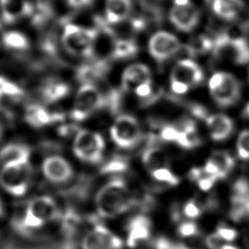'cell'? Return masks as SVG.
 Returning <instances> with one entry per match:
<instances>
[{
    "mask_svg": "<svg viewBox=\"0 0 249 249\" xmlns=\"http://www.w3.org/2000/svg\"><path fill=\"white\" fill-rule=\"evenodd\" d=\"M4 215V204H3V201L0 197V219L3 217Z\"/></svg>",
    "mask_w": 249,
    "mask_h": 249,
    "instance_id": "43",
    "label": "cell"
},
{
    "mask_svg": "<svg viewBox=\"0 0 249 249\" xmlns=\"http://www.w3.org/2000/svg\"><path fill=\"white\" fill-rule=\"evenodd\" d=\"M41 170L44 177L52 183H64L73 174L70 163L60 156H49L44 159Z\"/></svg>",
    "mask_w": 249,
    "mask_h": 249,
    "instance_id": "14",
    "label": "cell"
},
{
    "mask_svg": "<svg viewBox=\"0 0 249 249\" xmlns=\"http://www.w3.org/2000/svg\"><path fill=\"white\" fill-rule=\"evenodd\" d=\"M216 233L226 242H231L233 241L236 236H237V232L234 229H231V228H228V227H224V226H221L217 229L216 231Z\"/></svg>",
    "mask_w": 249,
    "mask_h": 249,
    "instance_id": "36",
    "label": "cell"
},
{
    "mask_svg": "<svg viewBox=\"0 0 249 249\" xmlns=\"http://www.w3.org/2000/svg\"><path fill=\"white\" fill-rule=\"evenodd\" d=\"M107 63L98 60L82 65L77 71V78L83 84H92L94 80L101 78L107 70Z\"/></svg>",
    "mask_w": 249,
    "mask_h": 249,
    "instance_id": "22",
    "label": "cell"
},
{
    "mask_svg": "<svg viewBox=\"0 0 249 249\" xmlns=\"http://www.w3.org/2000/svg\"><path fill=\"white\" fill-rule=\"evenodd\" d=\"M200 213L201 212L198 205L193 200L188 201L184 206V214L190 219L197 218L200 215Z\"/></svg>",
    "mask_w": 249,
    "mask_h": 249,
    "instance_id": "38",
    "label": "cell"
},
{
    "mask_svg": "<svg viewBox=\"0 0 249 249\" xmlns=\"http://www.w3.org/2000/svg\"><path fill=\"white\" fill-rule=\"evenodd\" d=\"M95 204L98 213L107 218L126 211L131 205V198L124 181L116 179L103 186L96 195Z\"/></svg>",
    "mask_w": 249,
    "mask_h": 249,
    "instance_id": "1",
    "label": "cell"
},
{
    "mask_svg": "<svg viewBox=\"0 0 249 249\" xmlns=\"http://www.w3.org/2000/svg\"><path fill=\"white\" fill-rule=\"evenodd\" d=\"M135 94L140 98H148L152 95L153 89H152V82H148L145 84L140 85L134 89Z\"/></svg>",
    "mask_w": 249,
    "mask_h": 249,
    "instance_id": "39",
    "label": "cell"
},
{
    "mask_svg": "<svg viewBox=\"0 0 249 249\" xmlns=\"http://www.w3.org/2000/svg\"><path fill=\"white\" fill-rule=\"evenodd\" d=\"M203 78V71L196 62L189 58L181 59L171 70V90L176 94H184L191 88L198 86Z\"/></svg>",
    "mask_w": 249,
    "mask_h": 249,
    "instance_id": "7",
    "label": "cell"
},
{
    "mask_svg": "<svg viewBox=\"0 0 249 249\" xmlns=\"http://www.w3.org/2000/svg\"><path fill=\"white\" fill-rule=\"evenodd\" d=\"M210 136L215 141L227 139L233 130L232 120L224 114H214L206 117Z\"/></svg>",
    "mask_w": 249,
    "mask_h": 249,
    "instance_id": "17",
    "label": "cell"
},
{
    "mask_svg": "<svg viewBox=\"0 0 249 249\" xmlns=\"http://www.w3.org/2000/svg\"><path fill=\"white\" fill-rule=\"evenodd\" d=\"M151 173H152V176L160 182H164L171 186H175L179 183V178L166 167H160V168L155 169L151 171Z\"/></svg>",
    "mask_w": 249,
    "mask_h": 249,
    "instance_id": "31",
    "label": "cell"
},
{
    "mask_svg": "<svg viewBox=\"0 0 249 249\" xmlns=\"http://www.w3.org/2000/svg\"><path fill=\"white\" fill-rule=\"evenodd\" d=\"M98 30L87 28L74 23H68L64 26L61 43L64 50L75 56L89 57L94 53Z\"/></svg>",
    "mask_w": 249,
    "mask_h": 249,
    "instance_id": "2",
    "label": "cell"
},
{
    "mask_svg": "<svg viewBox=\"0 0 249 249\" xmlns=\"http://www.w3.org/2000/svg\"><path fill=\"white\" fill-rule=\"evenodd\" d=\"M248 82H249V72H248Z\"/></svg>",
    "mask_w": 249,
    "mask_h": 249,
    "instance_id": "46",
    "label": "cell"
},
{
    "mask_svg": "<svg viewBox=\"0 0 249 249\" xmlns=\"http://www.w3.org/2000/svg\"><path fill=\"white\" fill-rule=\"evenodd\" d=\"M204 170V169H203ZM216 180H217V178L215 177V176H212V175H209V174H207L205 171H204V173H203V175L196 181L197 182V185H198V187H199V189L201 190V191H209L212 187H213V185H214V183L216 182Z\"/></svg>",
    "mask_w": 249,
    "mask_h": 249,
    "instance_id": "37",
    "label": "cell"
},
{
    "mask_svg": "<svg viewBox=\"0 0 249 249\" xmlns=\"http://www.w3.org/2000/svg\"><path fill=\"white\" fill-rule=\"evenodd\" d=\"M67 5L72 9H85L92 5L93 0H66Z\"/></svg>",
    "mask_w": 249,
    "mask_h": 249,
    "instance_id": "41",
    "label": "cell"
},
{
    "mask_svg": "<svg viewBox=\"0 0 249 249\" xmlns=\"http://www.w3.org/2000/svg\"><path fill=\"white\" fill-rule=\"evenodd\" d=\"M171 23L180 31L190 32L199 20V13L191 0H174L169 11Z\"/></svg>",
    "mask_w": 249,
    "mask_h": 249,
    "instance_id": "11",
    "label": "cell"
},
{
    "mask_svg": "<svg viewBox=\"0 0 249 249\" xmlns=\"http://www.w3.org/2000/svg\"><path fill=\"white\" fill-rule=\"evenodd\" d=\"M236 149L241 160H249V129L242 130L237 138Z\"/></svg>",
    "mask_w": 249,
    "mask_h": 249,
    "instance_id": "30",
    "label": "cell"
},
{
    "mask_svg": "<svg viewBox=\"0 0 249 249\" xmlns=\"http://www.w3.org/2000/svg\"><path fill=\"white\" fill-rule=\"evenodd\" d=\"M114 143L124 149L134 147L141 138V129L137 120L130 115L118 117L110 128Z\"/></svg>",
    "mask_w": 249,
    "mask_h": 249,
    "instance_id": "10",
    "label": "cell"
},
{
    "mask_svg": "<svg viewBox=\"0 0 249 249\" xmlns=\"http://www.w3.org/2000/svg\"><path fill=\"white\" fill-rule=\"evenodd\" d=\"M209 160L217 167L219 172V179L225 178L234 166L233 158L225 151H215Z\"/></svg>",
    "mask_w": 249,
    "mask_h": 249,
    "instance_id": "26",
    "label": "cell"
},
{
    "mask_svg": "<svg viewBox=\"0 0 249 249\" xmlns=\"http://www.w3.org/2000/svg\"><path fill=\"white\" fill-rule=\"evenodd\" d=\"M178 232L183 237L193 236L197 233V227L195 223L191 221H187L180 224V226L178 227Z\"/></svg>",
    "mask_w": 249,
    "mask_h": 249,
    "instance_id": "35",
    "label": "cell"
},
{
    "mask_svg": "<svg viewBox=\"0 0 249 249\" xmlns=\"http://www.w3.org/2000/svg\"><path fill=\"white\" fill-rule=\"evenodd\" d=\"M138 53V46L130 39H117L113 42L110 55L114 59L131 58Z\"/></svg>",
    "mask_w": 249,
    "mask_h": 249,
    "instance_id": "23",
    "label": "cell"
},
{
    "mask_svg": "<svg viewBox=\"0 0 249 249\" xmlns=\"http://www.w3.org/2000/svg\"><path fill=\"white\" fill-rule=\"evenodd\" d=\"M4 42L9 47V49L13 50H19L27 47V40L24 38L23 35L16 31L7 34L4 39Z\"/></svg>",
    "mask_w": 249,
    "mask_h": 249,
    "instance_id": "32",
    "label": "cell"
},
{
    "mask_svg": "<svg viewBox=\"0 0 249 249\" xmlns=\"http://www.w3.org/2000/svg\"><path fill=\"white\" fill-rule=\"evenodd\" d=\"M208 88L212 98L221 107L232 106L241 95L238 80L225 71L215 72L209 79Z\"/></svg>",
    "mask_w": 249,
    "mask_h": 249,
    "instance_id": "5",
    "label": "cell"
},
{
    "mask_svg": "<svg viewBox=\"0 0 249 249\" xmlns=\"http://www.w3.org/2000/svg\"><path fill=\"white\" fill-rule=\"evenodd\" d=\"M127 167L126 162L122 159H115L110 160L108 163L104 165L102 168V172L104 173H113V172H122L125 170Z\"/></svg>",
    "mask_w": 249,
    "mask_h": 249,
    "instance_id": "33",
    "label": "cell"
},
{
    "mask_svg": "<svg viewBox=\"0 0 249 249\" xmlns=\"http://www.w3.org/2000/svg\"><path fill=\"white\" fill-rule=\"evenodd\" d=\"M104 103L105 98L97 88L92 84H83L76 93L71 116L76 121H83Z\"/></svg>",
    "mask_w": 249,
    "mask_h": 249,
    "instance_id": "9",
    "label": "cell"
},
{
    "mask_svg": "<svg viewBox=\"0 0 249 249\" xmlns=\"http://www.w3.org/2000/svg\"><path fill=\"white\" fill-rule=\"evenodd\" d=\"M83 249H122L123 241L107 228L97 225L83 239Z\"/></svg>",
    "mask_w": 249,
    "mask_h": 249,
    "instance_id": "13",
    "label": "cell"
},
{
    "mask_svg": "<svg viewBox=\"0 0 249 249\" xmlns=\"http://www.w3.org/2000/svg\"><path fill=\"white\" fill-rule=\"evenodd\" d=\"M243 114H244V116L246 118L249 119V101L246 103V105H245V107L243 109Z\"/></svg>",
    "mask_w": 249,
    "mask_h": 249,
    "instance_id": "42",
    "label": "cell"
},
{
    "mask_svg": "<svg viewBox=\"0 0 249 249\" xmlns=\"http://www.w3.org/2000/svg\"><path fill=\"white\" fill-rule=\"evenodd\" d=\"M128 237L126 243L129 247H134L138 241L145 240L150 236L151 222L145 216L134 217L127 226Z\"/></svg>",
    "mask_w": 249,
    "mask_h": 249,
    "instance_id": "19",
    "label": "cell"
},
{
    "mask_svg": "<svg viewBox=\"0 0 249 249\" xmlns=\"http://www.w3.org/2000/svg\"><path fill=\"white\" fill-rule=\"evenodd\" d=\"M152 82L149 67L142 63H134L127 66L122 76V88L124 90H133L142 84Z\"/></svg>",
    "mask_w": 249,
    "mask_h": 249,
    "instance_id": "15",
    "label": "cell"
},
{
    "mask_svg": "<svg viewBox=\"0 0 249 249\" xmlns=\"http://www.w3.org/2000/svg\"><path fill=\"white\" fill-rule=\"evenodd\" d=\"M174 249H189V248L186 247L185 245H182V244H175V248Z\"/></svg>",
    "mask_w": 249,
    "mask_h": 249,
    "instance_id": "44",
    "label": "cell"
},
{
    "mask_svg": "<svg viewBox=\"0 0 249 249\" xmlns=\"http://www.w3.org/2000/svg\"><path fill=\"white\" fill-rule=\"evenodd\" d=\"M132 10V0H106L105 20L108 24L121 23L131 16Z\"/></svg>",
    "mask_w": 249,
    "mask_h": 249,
    "instance_id": "16",
    "label": "cell"
},
{
    "mask_svg": "<svg viewBox=\"0 0 249 249\" xmlns=\"http://www.w3.org/2000/svg\"><path fill=\"white\" fill-rule=\"evenodd\" d=\"M0 8L5 18L17 19L25 14V0H0Z\"/></svg>",
    "mask_w": 249,
    "mask_h": 249,
    "instance_id": "27",
    "label": "cell"
},
{
    "mask_svg": "<svg viewBox=\"0 0 249 249\" xmlns=\"http://www.w3.org/2000/svg\"><path fill=\"white\" fill-rule=\"evenodd\" d=\"M70 91L69 86L58 80L48 82L43 89V97L49 102H54L64 98Z\"/></svg>",
    "mask_w": 249,
    "mask_h": 249,
    "instance_id": "24",
    "label": "cell"
},
{
    "mask_svg": "<svg viewBox=\"0 0 249 249\" xmlns=\"http://www.w3.org/2000/svg\"><path fill=\"white\" fill-rule=\"evenodd\" d=\"M213 45L214 41L212 38L205 35H198L189 42L186 49L191 55H198L212 51Z\"/></svg>",
    "mask_w": 249,
    "mask_h": 249,
    "instance_id": "28",
    "label": "cell"
},
{
    "mask_svg": "<svg viewBox=\"0 0 249 249\" xmlns=\"http://www.w3.org/2000/svg\"><path fill=\"white\" fill-rule=\"evenodd\" d=\"M180 129L173 125H165L160 130V137L167 142H177Z\"/></svg>",
    "mask_w": 249,
    "mask_h": 249,
    "instance_id": "34",
    "label": "cell"
},
{
    "mask_svg": "<svg viewBox=\"0 0 249 249\" xmlns=\"http://www.w3.org/2000/svg\"><path fill=\"white\" fill-rule=\"evenodd\" d=\"M231 217L234 221L249 219V194L232 196Z\"/></svg>",
    "mask_w": 249,
    "mask_h": 249,
    "instance_id": "25",
    "label": "cell"
},
{
    "mask_svg": "<svg viewBox=\"0 0 249 249\" xmlns=\"http://www.w3.org/2000/svg\"><path fill=\"white\" fill-rule=\"evenodd\" d=\"M226 242L215 232L210 234L206 238V244L210 249H220V247Z\"/></svg>",
    "mask_w": 249,
    "mask_h": 249,
    "instance_id": "40",
    "label": "cell"
},
{
    "mask_svg": "<svg viewBox=\"0 0 249 249\" xmlns=\"http://www.w3.org/2000/svg\"><path fill=\"white\" fill-rule=\"evenodd\" d=\"M2 135H3V127H2L1 123H0V140H1V138H2Z\"/></svg>",
    "mask_w": 249,
    "mask_h": 249,
    "instance_id": "45",
    "label": "cell"
},
{
    "mask_svg": "<svg viewBox=\"0 0 249 249\" xmlns=\"http://www.w3.org/2000/svg\"><path fill=\"white\" fill-rule=\"evenodd\" d=\"M213 13L220 18L231 21L234 20L243 8L242 0H211Z\"/></svg>",
    "mask_w": 249,
    "mask_h": 249,
    "instance_id": "20",
    "label": "cell"
},
{
    "mask_svg": "<svg viewBox=\"0 0 249 249\" xmlns=\"http://www.w3.org/2000/svg\"><path fill=\"white\" fill-rule=\"evenodd\" d=\"M213 41L212 51L217 59L229 60L236 64L249 62V42L246 39L221 33Z\"/></svg>",
    "mask_w": 249,
    "mask_h": 249,
    "instance_id": "6",
    "label": "cell"
},
{
    "mask_svg": "<svg viewBox=\"0 0 249 249\" xmlns=\"http://www.w3.org/2000/svg\"><path fill=\"white\" fill-rule=\"evenodd\" d=\"M143 163L151 169V171L163 167L166 162V156L165 154L158 148H151L147 150L143 157H142Z\"/></svg>",
    "mask_w": 249,
    "mask_h": 249,
    "instance_id": "29",
    "label": "cell"
},
{
    "mask_svg": "<svg viewBox=\"0 0 249 249\" xmlns=\"http://www.w3.org/2000/svg\"><path fill=\"white\" fill-rule=\"evenodd\" d=\"M57 206L49 196H39L32 198L20 217V229L30 231L42 228L46 223L57 216Z\"/></svg>",
    "mask_w": 249,
    "mask_h": 249,
    "instance_id": "4",
    "label": "cell"
},
{
    "mask_svg": "<svg viewBox=\"0 0 249 249\" xmlns=\"http://www.w3.org/2000/svg\"><path fill=\"white\" fill-rule=\"evenodd\" d=\"M30 161L10 163L0 166V188L14 197H21L30 190L32 184Z\"/></svg>",
    "mask_w": 249,
    "mask_h": 249,
    "instance_id": "3",
    "label": "cell"
},
{
    "mask_svg": "<svg viewBox=\"0 0 249 249\" xmlns=\"http://www.w3.org/2000/svg\"><path fill=\"white\" fill-rule=\"evenodd\" d=\"M30 149L22 143L13 142L0 149V166L10 163L30 161Z\"/></svg>",
    "mask_w": 249,
    "mask_h": 249,
    "instance_id": "18",
    "label": "cell"
},
{
    "mask_svg": "<svg viewBox=\"0 0 249 249\" xmlns=\"http://www.w3.org/2000/svg\"><path fill=\"white\" fill-rule=\"evenodd\" d=\"M181 49L179 39L166 31L155 33L149 40L148 50L158 62H163L172 57Z\"/></svg>",
    "mask_w": 249,
    "mask_h": 249,
    "instance_id": "12",
    "label": "cell"
},
{
    "mask_svg": "<svg viewBox=\"0 0 249 249\" xmlns=\"http://www.w3.org/2000/svg\"><path fill=\"white\" fill-rule=\"evenodd\" d=\"M55 115L50 113L46 108L40 105H31L26 109L25 121L33 127H42L56 120Z\"/></svg>",
    "mask_w": 249,
    "mask_h": 249,
    "instance_id": "21",
    "label": "cell"
},
{
    "mask_svg": "<svg viewBox=\"0 0 249 249\" xmlns=\"http://www.w3.org/2000/svg\"><path fill=\"white\" fill-rule=\"evenodd\" d=\"M104 148L103 137L97 132L80 129L75 135L73 150L75 155L83 160L89 162L100 161Z\"/></svg>",
    "mask_w": 249,
    "mask_h": 249,
    "instance_id": "8",
    "label": "cell"
}]
</instances>
